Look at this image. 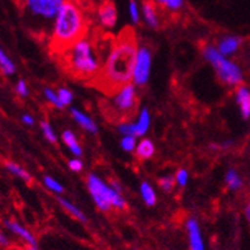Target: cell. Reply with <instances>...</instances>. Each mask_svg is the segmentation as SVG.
<instances>
[{
	"instance_id": "6da1fadb",
	"label": "cell",
	"mask_w": 250,
	"mask_h": 250,
	"mask_svg": "<svg viewBox=\"0 0 250 250\" xmlns=\"http://www.w3.org/2000/svg\"><path fill=\"white\" fill-rule=\"evenodd\" d=\"M137 50V41L132 32L121 33L112 44L107 60L93 83L107 93H114L131 83Z\"/></svg>"
},
{
	"instance_id": "7a4b0ae2",
	"label": "cell",
	"mask_w": 250,
	"mask_h": 250,
	"mask_svg": "<svg viewBox=\"0 0 250 250\" xmlns=\"http://www.w3.org/2000/svg\"><path fill=\"white\" fill-rule=\"evenodd\" d=\"M85 31L86 22L83 9L74 0H66L52 23L51 47L55 50V54H60L84 37Z\"/></svg>"
},
{
	"instance_id": "3957f363",
	"label": "cell",
	"mask_w": 250,
	"mask_h": 250,
	"mask_svg": "<svg viewBox=\"0 0 250 250\" xmlns=\"http://www.w3.org/2000/svg\"><path fill=\"white\" fill-rule=\"evenodd\" d=\"M59 55H61L65 70L76 79L93 80L102 69L94 46L85 36Z\"/></svg>"
},
{
	"instance_id": "277c9868",
	"label": "cell",
	"mask_w": 250,
	"mask_h": 250,
	"mask_svg": "<svg viewBox=\"0 0 250 250\" xmlns=\"http://www.w3.org/2000/svg\"><path fill=\"white\" fill-rule=\"evenodd\" d=\"M203 57L215 69L216 74L224 84L230 86H239L244 80V74L238 63L230 60L229 57L220 54L212 44H206L203 47Z\"/></svg>"
},
{
	"instance_id": "5b68a950",
	"label": "cell",
	"mask_w": 250,
	"mask_h": 250,
	"mask_svg": "<svg viewBox=\"0 0 250 250\" xmlns=\"http://www.w3.org/2000/svg\"><path fill=\"white\" fill-rule=\"evenodd\" d=\"M86 186L95 206L103 212H108L113 208L125 209L126 208V201L122 197L121 192L105 184L97 174H89L86 178Z\"/></svg>"
},
{
	"instance_id": "8992f818",
	"label": "cell",
	"mask_w": 250,
	"mask_h": 250,
	"mask_svg": "<svg viewBox=\"0 0 250 250\" xmlns=\"http://www.w3.org/2000/svg\"><path fill=\"white\" fill-rule=\"evenodd\" d=\"M66 0H21L24 14L37 24L47 27L54 23L57 13Z\"/></svg>"
},
{
	"instance_id": "52a82bcc",
	"label": "cell",
	"mask_w": 250,
	"mask_h": 250,
	"mask_svg": "<svg viewBox=\"0 0 250 250\" xmlns=\"http://www.w3.org/2000/svg\"><path fill=\"white\" fill-rule=\"evenodd\" d=\"M136 105L137 93L133 83H128L114 92L111 107L117 116H125V117L130 116L135 112Z\"/></svg>"
},
{
	"instance_id": "ba28073f",
	"label": "cell",
	"mask_w": 250,
	"mask_h": 250,
	"mask_svg": "<svg viewBox=\"0 0 250 250\" xmlns=\"http://www.w3.org/2000/svg\"><path fill=\"white\" fill-rule=\"evenodd\" d=\"M151 73V52L146 46H141L137 50L136 61L133 66L132 82L135 85L144 86L149 82Z\"/></svg>"
},
{
	"instance_id": "9c48e42d",
	"label": "cell",
	"mask_w": 250,
	"mask_h": 250,
	"mask_svg": "<svg viewBox=\"0 0 250 250\" xmlns=\"http://www.w3.org/2000/svg\"><path fill=\"white\" fill-rule=\"evenodd\" d=\"M186 231H187L189 250H206L200 224H198V221L194 217H190V219L187 220V222H186Z\"/></svg>"
},
{
	"instance_id": "30bf717a",
	"label": "cell",
	"mask_w": 250,
	"mask_h": 250,
	"mask_svg": "<svg viewBox=\"0 0 250 250\" xmlns=\"http://www.w3.org/2000/svg\"><path fill=\"white\" fill-rule=\"evenodd\" d=\"M5 228L12 232L13 235H16L17 238H19L22 241H24L25 244L31 245V247H37V240H36L35 235L29 231L28 229L21 225L19 222L14 221V220H5L4 221Z\"/></svg>"
},
{
	"instance_id": "8fae6325",
	"label": "cell",
	"mask_w": 250,
	"mask_h": 250,
	"mask_svg": "<svg viewBox=\"0 0 250 250\" xmlns=\"http://www.w3.org/2000/svg\"><path fill=\"white\" fill-rule=\"evenodd\" d=\"M98 21L105 29H112L117 23V9L113 3L107 1L102 4L98 9Z\"/></svg>"
},
{
	"instance_id": "7c38bea8",
	"label": "cell",
	"mask_w": 250,
	"mask_h": 250,
	"mask_svg": "<svg viewBox=\"0 0 250 250\" xmlns=\"http://www.w3.org/2000/svg\"><path fill=\"white\" fill-rule=\"evenodd\" d=\"M241 43H243V40L239 36H225L217 42V47L216 48H217L220 54L229 57L234 55L235 52H238Z\"/></svg>"
},
{
	"instance_id": "4fadbf2b",
	"label": "cell",
	"mask_w": 250,
	"mask_h": 250,
	"mask_svg": "<svg viewBox=\"0 0 250 250\" xmlns=\"http://www.w3.org/2000/svg\"><path fill=\"white\" fill-rule=\"evenodd\" d=\"M235 99L239 105V111L244 120L250 118V89L245 85H239L235 93Z\"/></svg>"
},
{
	"instance_id": "5bb4252c",
	"label": "cell",
	"mask_w": 250,
	"mask_h": 250,
	"mask_svg": "<svg viewBox=\"0 0 250 250\" xmlns=\"http://www.w3.org/2000/svg\"><path fill=\"white\" fill-rule=\"evenodd\" d=\"M141 16H143L144 21L150 28L156 29L160 24V21H159L158 10H156V6L154 1H144L143 6H141Z\"/></svg>"
},
{
	"instance_id": "9a60e30c",
	"label": "cell",
	"mask_w": 250,
	"mask_h": 250,
	"mask_svg": "<svg viewBox=\"0 0 250 250\" xmlns=\"http://www.w3.org/2000/svg\"><path fill=\"white\" fill-rule=\"evenodd\" d=\"M70 112H71V116H73L74 120H75L76 122L80 125V127H83L84 130L88 131V132L90 133L98 132V126H97V124H95L92 118L89 117L88 114L79 111V109H76V108H71Z\"/></svg>"
},
{
	"instance_id": "2e32d148",
	"label": "cell",
	"mask_w": 250,
	"mask_h": 250,
	"mask_svg": "<svg viewBox=\"0 0 250 250\" xmlns=\"http://www.w3.org/2000/svg\"><path fill=\"white\" fill-rule=\"evenodd\" d=\"M150 122H151V117H150V112L146 107L141 109L137 118L136 124H135V132L136 136H144L147 131H149Z\"/></svg>"
},
{
	"instance_id": "e0dca14e",
	"label": "cell",
	"mask_w": 250,
	"mask_h": 250,
	"mask_svg": "<svg viewBox=\"0 0 250 250\" xmlns=\"http://www.w3.org/2000/svg\"><path fill=\"white\" fill-rule=\"evenodd\" d=\"M62 141L65 143V145L69 147V150L73 152L74 155L78 158V156H82L83 155V150H82V146H80L79 141L76 139L75 133L73 131L70 130H65L62 132Z\"/></svg>"
},
{
	"instance_id": "ac0fdd59",
	"label": "cell",
	"mask_w": 250,
	"mask_h": 250,
	"mask_svg": "<svg viewBox=\"0 0 250 250\" xmlns=\"http://www.w3.org/2000/svg\"><path fill=\"white\" fill-rule=\"evenodd\" d=\"M136 155L140 159H150L155 154V145L151 140L144 139L136 145Z\"/></svg>"
},
{
	"instance_id": "d6986e66",
	"label": "cell",
	"mask_w": 250,
	"mask_h": 250,
	"mask_svg": "<svg viewBox=\"0 0 250 250\" xmlns=\"http://www.w3.org/2000/svg\"><path fill=\"white\" fill-rule=\"evenodd\" d=\"M225 183L230 190H240L243 188V179L234 168H230L225 174Z\"/></svg>"
},
{
	"instance_id": "ffe728a7",
	"label": "cell",
	"mask_w": 250,
	"mask_h": 250,
	"mask_svg": "<svg viewBox=\"0 0 250 250\" xmlns=\"http://www.w3.org/2000/svg\"><path fill=\"white\" fill-rule=\"evenodd\" d=\"M140 193H141L143 201L146 206H149V207L155 206L156 193L149 182H143V183H141V186H140Z\"/></svg>"
},
{
	"instance_id": "44dd1931",
	"label": "cell",
	"mask_w": 250,
	"mask_h": 250,
	"mask_svg": "<svg viewBox=\"0 0 250 250\" xmlns=\"http://www.w3.org/2000/svg\"><path fill=\"white\" fill-rule=\"evenodd\" d=\"M57 201H59V203L61 205V207L66 209L67 212L73 216V217H75L76 220H79V221H82V222L88 221L86 216L84 215V213H83L82 211H80V209L75 206V205H73V203L70 202V201H67L66 198H63V197H57Z\"/></svg>"
},
{
	"instance_id": "7402d4cb",
	"label": "cell",
	"mask_w": 250,
	"mask_h": 250,
	"mask_svg": "<svg viewBox=\"0 0 250 250\" xmlns=\"http://www.w3.org/2000/svg\"><path fill=\"white\" fill-rule=\"evenodd\" d=\"M5 168L12 173L13 175H16V177L21 178L22 181L24 182H31L32 181V177L29 174L28 171L23 169L21 165H18L17 163H13V162H6L5 163Z\"/></svg>"
},
{
	"instance_id": "603a6c76",
	"label": "cell",
	"mask_w": 250,
	"mask_h": 250,
	"mask_svg": "<svg viewBox=\"0 0 250 250\" xmlns=\"http://www.w3.org/2000/svg\"><path fill=\"white\" fill-rule=\"evenodd\" d=\"M0 70L5 75H13V74L16 73V65L8 57V55L4 52L1 47H0Z\"/></svg>"
},
{
	"instance_id": "cb8c5ba5",
	"label": "cell",
	"mask_w": 250,
	"mask_h": 250,
	"mask_svg": "<svg viewBox=\"0 0 250 250\" xmlns=\"http://www.w3.org/2000/svg\"><path fill=\"white\" fill-rule=\"evenodd\" d=\"M152 1L168 9L169 12H179L184 5V0H152Z\"/></svg>"
},
{
	"instance_id": "d4e9b609",
	"label": "cell",
	"mask_w": 250,
	"mask_h": 250,
	"mask_svg": "<svg viewBox=\"0 0 250 250\" xmlns=\"http://www.w3.org/2000/svg\"><path fill=\"white\" fill-rule=\"evenodd\" d=\"M41 130H42V133H43L44 139L47 140L48 143L56 144L57 141L56 133H55L54 128L51 127V125L48 124V122H46V121L41 122Z\"/></svg>"
},
{
	"instance_id": "484cf974",
	"label": "cell",
	"mask_w": 250,
	"mask_h": 250,
	"mask_svg": "<svg viewBox=\"0 0 250 250\" xmlns=\"http://www.w3.org/2000/svg\"><path fill=\"white\" fill-rule=\"evenodd\" d=\"M128 12H130L131 21H132L133 24H139L140 18H141V10H140V6L136 0H130V3H128Z\"/></svg>"
},
{
	"instance_id": "4316f807",
	"label": "cell",
	"mask_w": 250,
	"mask_h": 250,
	"mask_svg": "<svg viewBox=\"0 0 250 250\" xmlns=\"http://www.w3.org/2000/svg\"><path fill=\"white\" fill-rule=\"evenodd\" d=\"M43 183L44 186L48 188L50 190H52V192H55V193H62L63 192V187L61 186L59 182L56 181V179H54L52 177H50V175H44L43 177Z\"/></svg>"
},
{
	"instance_id": "83f0119b",
	"label": "cell",
	"mask_w": 250,
	"mask_h": 250,
	"mask_svg": "<svg viewBox=\"0 0 250 250\" xmlns=\"http://www.w3.org/2000/svg\"><path fill=\"white\" fill-rule=\"evenodd\" d=\"M43 93H44V97L47 98V101L50 102L51 104L55 105V107L59 108V109H61V108H63L62 103H61L60 98H59V95H57V93H55L54 90H52V89L44 88Z\"/></svg>"
},
{
	"instance_id": "f1b7e54d",
	"label": "cell",
	"mask_w": 250,
	"mask_h": 250,
	"mask_svg": "<svg viewBox=\"0 0 250 250\" xmlns=\"http://www.w3.org/2000/svg\"><path fill=\"white\" fill-rule=\"evenodd\" d=\"M118 132L122 136H136L135 124H132V122H122V124L118 125Z\"/></svg>"
},
{
	"instance_id": "f546056e",
	"label": "cell",
	"mask_w": 250,
	"mask_h": 250,
	"mask_svg": "<svg viewBox=\"0 0 250 250\" xmlns=\"http://www.w3.org/2000/svg\"><path fill=\"white\" fill-rule=\"evenodd\" d=\"M57 95H59V98H60V101H61V103H62L63 107L73 103V98H74L73 93L70 92L69 89L59 88L57 89Z\"/></svg>"
},
{
	"instance_id": "4dcf8cb0",
	"label": "cell",
	"mask_w": 250,
	"mask_h": 250,
	"mask_svg": "<svg viewBox=\"0 0 250 250\" xmlns=\"http://www.w3.org/2000/svg\"><path fill=\"white\" fill-rule=\"evenodd\" d=\"M121 146L122 149L127 152H131L136 149V137L135 136H124L121 140Z\"/></svg>"
},
{
	"instance_id": "1f68e13d",
	"label": "cell",
	"mask_w": 250,
	"mask_h": 250,
	"mask_svg": "<svg viewBox=\"0 0 250 250\" xmlns=\"http://www.w3.org/2000/svg\"><path fill=\"white\" fill-rule=\"evenodd\" d=\"M175 184V178L173 175H165L160 179V187L163 188V190L165 192H170L173 188H174Z\"/></svg>"
},
{
	"instance_id": "d6a6232c",
	"label": "cell",
	"mask_w": 250,
	"mask_h": 250,
	"mask_svg": "<svg viewBox=\"0 0 250 250\" xmlns=\"http://www.w3.org/2000/svg\"><path fill=\"white\" fill-rule=\"evenodd\" d=\"M175 183H178V186L184 187L187 186L188 183V171L186 169H179L175 174Z\"/></svg>"
},
{
	"instance_id": "836d02e7",
	"label": "cell",
	"mask_w": 250,
	"mask_h": 250,
	"mask_svg": "<svg viewBox=\"0 0 250 250\" xmlns=\"http://www.w3.org/2000/svg\"><path fill=\"white\" fill-rule=\"evenodd\" d=\"M16 92L17 94L21 95V97H27V95H28V86H27V83L23 79L18 80V83H17Z\"/></svg>"
},
{
	"instance_id": "e575fe53",
	"label": "cell",
	"mask_w": 250,
	"mask_h": 250,
	"mask_svg": "<svg viewBox=\"0 0 250 250\" xmlns=\"http://www.w3.org/2000/svg\"><path fill=\"white\" fill-rule=\"evenodd\" d=\"M83 162L80 160L79 158H74L71 159V160H69V168L71 169L73 171H75V173H79V171L83 170Z\"/></svg>"
},
{
	"instance_id": "d590c367",
	"label": "cell",
	"mask_w": 250,
	"mask_h": 250,
	"mask_svg": "<svg viewBox=\"0 0 250 250\" xmlns=\"http://www.w3.org/2000/svg\"><path fill=\"white\" fill-rule=\"evenodd\" d=\"M9 245H10L9 238H8V236H6L1 230H0V247L6 248V247H9Z\"/></svg>"
},
{
	"instance_id": "8d00e7d4",
	"label": "cell",
	"mask_w": 250,
	"mask_h": 250,
	"mask_svg": "<svg viewBox=\"0 0 250 250\" xmlns=\"http://www.w3.org/2000/svg\"><path fill=\"white\" fill-rule=\"evenodd\" d=\"M22 122L24 125H27V126H32V125L35 124V118L32 117L31 114H23Z\"/></svg>"
},
{
	"instance_id": "74e56055",
	"label": "cell",
	"mask_w": 250,
	"mask_h": 250,
	"mask_svg": "<svg viewBox=\"0 0 250 250\" xmlns=\"http://www.w3.org/2000/svg\"><path fill=\"white\" fill-rule=\"evenodd\" d=\"M244 213H245V219H247L248 222L250 224V201L247 203V206H245Z\"/></svg>"
},
{
	"instance_id": "f35d334b",
	"label": "cell",
	"mask_w": 250,
	"mask_h": 250,
	"mask_svg": "<svg viewBox=\"0 0 250 250\" xmlns=\"http://www.w3.org/2000/svg\"><path fill=\"white\" fill-rule=\"evenodd\" d=\"M109 186H111V187L113 188V189L117 190V192H121V186H120V183H118V182L111 181V184H109Z\"/></svg>"
},
{
	"instance_id": "ab89813d",
	"label": "cell",
	"mask_w": 250,
	"mask_h": 250,
	"mask_svg": "<svg viewBox=\"0 0 250 250\" xmlns=\"http://www.w3.org/2000/svg\"><path fill=\"white\" fill-rule=\"evenodd\" d=\"M27 250H40V249H38L37 247H31V245H29V247H27Z\"/></svg>"
}]
</instances>
